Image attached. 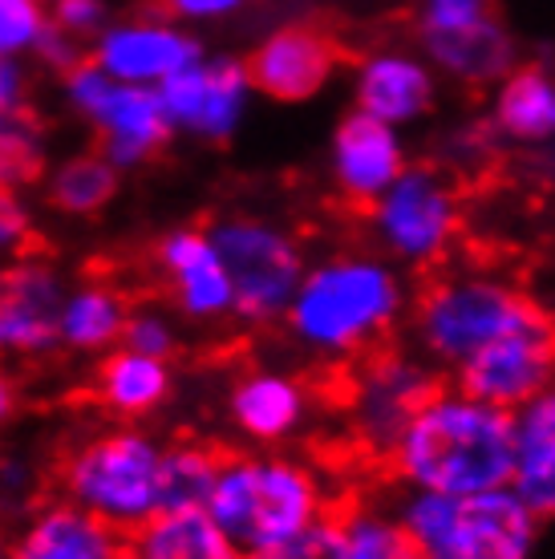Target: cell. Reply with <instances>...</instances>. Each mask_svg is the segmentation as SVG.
Masks as SVG:
<instances>
[{
    "label": "cell",
    "mask_w": 555,
    "mask_h": 559,
    "mask_svg": "<svg viewBox=\"0 0 555 559\" xmlns=\"http://www.w3.org/2000/svg\"><path fill=\"white\" fill-rule=\"evenodd\" d=\"M410 284L402 267L377 252H333L324 260H308L296 284L284 329L292 345L312 361L349 365L365 353L381 349L402 329L410 312Z\"/></svg>",
    "instance_id": "1"
},
{
    "label": "cell",
    "mask_w": 555,
    "mask_h": 559,
    "mask_svg": "<svg viewBox=\"0 0 555 559\" xmlns=\"http://www.w3.org/2000/svg\"><path fill=\"white\" fill-rule=\"evenodd\" d=\"M389 471L405 490L479 495L511 478V409L479 402L459 385H442L414 409L393 447Z\"/></svg>",
    "instance_id": "2"
},
{
    "label": "cell",
    "mask_w": 555,
    "mask_h": 559,
    "mask_svg": "<svg viewBox=\"0 0 555 559\" xmlns=\"http://www.w3.org/2000/svg\"><path fill=\"white\" fill-rule=\"evenodd\" d=\"M333 511V490L324 471L288 450L220 454V471L203 503V515L244 556L292 544Z\"/></svg>",
    "instance_id": "3"
},
{
    "label": "cell",
    "mask_w": 555,
    "mask_h": 559,
    "mask_svg": "<svg viewBox=\"0 0 555 559\" xmlns=\"http://www.w3.org/2000/svg\"><path fill=\"white\" fill-rule=\"evenodd\" d=\"M410 333L414 353L434 369H459L471 353L491 345L495 336L515 333L523 324L547 317V308L519 280L491 267H454L434 276L410 300Z\"/></svg>",
    "instance_id": "4"
},
{
    "label": "cell",
    "mask_w": 555,
    "mask_h": 559,
    "mask_svg": "<svg viewBox=\"0 0 555 559\" xmlns=\"http://www.w3.org/2000/svg\"><path fill=\"white\" fill-rule=\"evenodd\" d=\"M163 438L134 421L78 438L57 462V495L118 532H134L158 515Z\"/></svg>",
    "instance_id": "5"
},
{
    "label": "cell",
    "mask_w": 555,
    "mask_h": 559,
    "mask_svg": "<svg viewBox=\"0 0 555 559\" xmlns=\"http://www.w3.org/2000/svg\"><path fill=\"white\" fill-rule=\"evenodd\" d=\"M398 519L422 559H535L543 519L507 487L479 495L405 490Z\"/></svg>",
    "instance_id": "6"
},
{
    "label": "cell",
    "mask_w": 555,
    "mask_h": 559,
    "mask_svg": "<svg viewBox=\"0 0 555 559\" xmlns=\"http://www.w3.org/2000/svg\"><path fill=\"white\" fill-rule=\"evenodd\" d=\"M377 255L410 272L442 267L462 239V191L438 163H405V170L365 207Z\"/></svg>",
    "instance_id": "7"
},
{
    "label": "cell",
    "mask_w": 555,
    "mask_h": 559,
    "mask_svg": "<svg viewBox=\"0 0 555 559\" xmlns=\"http://www.w3.org/2000/svg\"><path fill=\"white\" fill-rule=\"evenodd\" d=\"M208 236L220 248L232 280V317L251 329L280 324L308 267L300 236L272 215H251V211L211 219Z\"/></svg>",
    "instance_id": "8"
},
{
    "label": "cell",
    "mask_w": 555,
    "mask_h": 559,
    "mask_svg": "<svg viewBox=\"0 0 555 559\" xmlns=\"http://www.w3.org/2000/svg\"><path fill=\"white\" fill-rule=\"evenodd\" d=\"M61 94H66V106L97 134V151L122 175L142 170L175 139L154 90L114 82L90 57H82L70 73H61Z\"/></svg>",
    "instance_id": "9"
},
{
    "label": "cell",
    "mask_w": 555,
    "mask_h": 559,
    "mask_svg": "<svg viewBox=\"0 0 555 559\" xmlns=\"http://www.w3.org/2000/svg\"><path fill=\"white\" fill-rule=\"evenodd\" d=\"M438 369L405 349H374L357 357L345 378V421L369 454H386L414 409L438 390Z\"/></svg>",
    "instance_id": "10"
},
{
    "label": "cell",
    "mask_w": 555,
    "mask_h": 559,
    "mask_svg": "<svg viewBox=\"0 0 555 559\" xmlns=\"http://www.w3.org/2000/svg\"><path fill=\"white\" fill-rule=\"evenodd\" d=\"M167 114L170 134H191L199 142H232L248 122L256 90L239 57H199L154 90Z\"/></svg>",
    "instance_id": "11"
},
{
    "label": "cell",
    "mask_w": 555,
    "mask_h": 559,
    "mask_svg": "<svg viewBox=\"0 0 555 559\" xmlns=\"http://www.w3.org/2000/svg\"><path fill=\"white\" fill-rule=\"evenodd\" d=\"M70 276L54 255L21 252L0 264V361H42L57 353V312Z\"/></svg>",
    "instance_id": "12"
},
{
    "label": "cell",
    "mask_w": 555,
    "mask_h": 559,
    "mask_svg": "<svg viewBox=\"0 0 555 559\" xmlns=\"http://www.w3.org/2000/svg\"><path fill=\"white\" fill-rule=\"evenodd\" d=\"M555 378V333L552 317L535 324H523L515 333L495 336L491 345L471 353L454 369V385L479 402H491L499 409L528 406L531 397L552 390Z\"/></svg>",
    "instance_id": "13"
},
{
    "label": "cell",
    "mask_w": 555,
    "mask_h": 559,
    "mask_svg": "<svg viewBox=\"0 0 555 559\" xmlns=\"http://www.w3.org/2000/svg\"><path fill=\"white\" fill-rule=\"evenodd\" d=\"M85 57L114 82L146 85L158 90L170 73L191 66L203 57V45L191 28L170 21L167 13H142V16H114L110 25L97 33Z\"/></svg>",
    "instance_id": "14"
},
{
    "label": "cell",
    "mask_w": 555,
    "mask_h": 559,
    "mask_svg": "<svg viewBox=\"0 0 555 559\" xmlns=\"http://www.w3.org/2000/svg\"><path fill=\"white\" fill-rule=\"evenodd\" d=\"M256 94L280 106L320 98L341 70V45L320 25H280L244 61Z\"/></svg>",
    "instance_id": "15"
},
{
    "label": "cell",
    "mask_w": 555,
    "mask_h": 559,
    "mask_svg": "<svg viewBox=\"0 0 555 559\" xmlns=\"http://www.w3.org/2000/svg\"><path fill=\"white\" fill-rule=\"evenodd\" d=\"M317 393L300 373L276 365H251L227 390V418L256 450H284L312 421Z\"/></svg>",
    "instance_id": "16"
},
{
    "label": "cell",
    "mask_w": 555,
    "mask_h": 559,
    "mask_svg": "<svg viewBox=\"0 0 555 559\" xmlns=\"http://www.w3.org/2000/svg\"><path fill=\"white\" fill-rule=\"evenodd\" d=\"M154 267L163 276L170 305L191 324L232 321V280L223 267L220 248L211 243L208 227H170L154 243Z\"/></svg>",
    "instance_id": "17"
},
{
    "label": "cell",
    "mask_w": 555,
    "mask_h": 559,
    "mask_svg": "<svg viewBox=\"0 0 555 559\" xmlns=\"http://www.w3.org/2000/svg\"><path fill=\"white\" fill-rule=\"evenodd\" d=\"M410 163L402 130L362 110H349L329 142V182L345 207L365 211Z\"/></svg>",
    "instance_id": "18"
},
{
    "label": "cell",
    "mask_w": 555,
    "mask_h": 559,
    "mask_svg": "<svg viewBox=\"0 0 555 559\" xmlns=\"http://www.w3.org/2000/svg\"><path fill=\"white\" fill-rule=\"evenodd\" d=\"M353 102L357 110L405 130L422 122L438 102V73L430 61L410 49H374L353 70Z\"/></svg>",
    "instance_id": "19"
},
{
    "label": "cell",
    "mask_w": 555,
    "mask_h": 559,
    "mask_svg": "<svg viewBox=\"0 0 555 559\" xmlns=\"http://www.w3.org/2000/svg\"><path fill=\"white\" fill-rule=\"evenodd\" d=\"M13 559H126V535L70 499H42L9 535Z\"/></svg>",
    "instance_id": "20"
},
{
    "label": "cell",
    "mask_w": 555,
    "mask_h": 559,
    "mask_svg": "<svg viewBox=\"0 0 555 559\" xmlns=\"http://www.w3.org/2000/svg\"><path fill=\"white\" fill-rule=\"evenodd\" d=\"M90 393H94L97 409H106L114 421H142L170 402L175 361L114 345L110 353L97 357Z\"/></svg>",
    "instance_id": "21"
},
{
    "label": "cell",
    "mask_w": 555,
    "mask_h": 559,
    "mask_svg": "<svg viewBox=\"0 0 555 559\" xmlns=\"http://www.w3.org/2000/svg\"><path fill=\"white\" fill-rule=\"evenodd\" d=\"M519 503L531 515L547 519L555 511V393H540L528 406L511 409V478Z\"/></svg>",
    "instance_id": "22"
},
{
    "label": "cell",
    "mask_w": 555,
    "mask_h": 559,
    "mask_svg": "<svg viewBox=\"0 0 555 559\" xmlns=\"http://www.w3.org/2000/svg\"><path fill=\"white\" fill-rule=\"evenodd\" d=\"M130 296L110 276H82L70 280L61 312H57V349L73 357H102L114 345H122Z\"/></svg>",
    "instance_id": "23"
},
{
    "label": "cell",
    "mask_w": 555,
    "mask_h": 559,
    "mask_svg": "<svg viewBox=\"0 0 555 559\" xmlns=\"http://www.w3.org/2000/svg\"><path fill=\"white\" fill-rule=\"evenodd\" d=\"M422 57L430 61L434 73L479 90V85H495L503 73L519 66V45H515L511 28L499 21V13H491L479 25L459 28V33L422 37Z\"/></svg>",
    "instance_id": "24"
},
{
    "label": "cell",
    "mask_w": 555,
    "mask_h": 559,
    "mask_svg": "<svg viewBox=\"0 0 555 559\" xmlns=\"http://www.w3.org/2000/svg\"><path fill=\"white\" fill-rule=\"evenodd\" d=\"M503 142L515 146H552L555 134V78L540 61H519L491 85V114Z\"/></svg>",
    "instance_id": "25"
},
{
    "label": "cell",
    "mask_w": 555,
    "mask_h": 559,
    "mask_svg": "<svg viewBox=\"0 0 555 559\" xmlns=\"http://www.w3.org/2000/svg\"><path fill=\"white\" fill-rule=\"evenodd\" d=\"M126 559H244L203 511H158L126 532Z\"/></svg>",
    "instance_id": "26"
},
{
    "label": "cell",
    "mask_w": 555,
    "mask_h": 559,
    "mask_svg": "<svg viewBox=\"0 0 555 559\" xmlns=\"http://www.w3.org/2000/svg\"><path fill=\"white\" fill-rule=\"evenodd\" d=\"M122 187V170L102 151H73L66 158L49 163L42 175L45 203L66 215V219H94L118 199Z\"/></svg>",
    "instance_id": "27"
},
{
    "label": "cell",
    "mask_w": 555,
    "mask_h": 559,
    "mask_svg": "<svg viewBox=\"0 0 555 559\" xmlns=\"http://www.w3.org/2000/svg\"><path fill=\"white\" fill-rule=\"evenodd\" d=\"M324 527H329V559H422L398 511L377 503L341 507L324 519Z\"/></svg>",
    "instance_id": "28"
},
{
    "label": "cell",
    "mask_w": 555,
    "mask_h": 559,
    "mask_svg": "<svg viewBox=\"0 0 555 559\" xmlns=\"http://www.w3.org/2000/svg\"><path fill=\"white\" fill-rule=\"evenodd\" d=\"M220 447L203 438H175L163 442L158 466V511H203L208 490L220 471Z\"/></svg>",
    "instance_id": "29"
},
{
    "label": "cell",
    "mask_w": 555,
    "mask_h": 559,
    "mask_svg": "<svg viewBox=\"0 0 555 559\" xmlns=\"http://www.w3.org/2000/svg\"><path fill=\"white\" fill-rule=\"evenodd\" d=\"M49 167V134L37 114L0 110V191L25 195L28 187H37Z\"/></svg>",
    "instance_id": "30"
},
{
    "label": "cell",
    "mask_w": 555,
    "mask_h": 559,
    "mask_svg": "<svg viewBox=\"0 0 555 559\" xmlns=\"http://www.w3.org/2000/svg\"><path fill=\"white\" fill-rule=\"evenodd\" d=\"M49 28V0H0V61L37 53Z\"/></svg>",
    "instance_id": "31"
},
{
    "label": "cell",
    "mask_w": 555,
    "mask_h": 559,
    "mask_svg": "<svg viewBox=\"0 0 555 559\" xmlns=\"http://www.w3.org/2000/svg\"><path fill=\"white\" fill-rule=\"evenodd\" d=\"M122 345L126 349L151 353V357H163V361H175V353H179V321L158 305L130 308Z\"/></svg>",
    "instance_id": "32"
},
{
    "label": "cell",
    "mask_w": 555,
    "mask_h": 559,
    "mask_svg": "<svg viewBox=\"0 0 555 559\" xmlns=\"http://www.w3.org/2000/svg\"><path fill=\"white\" fill-rule=\"evenodd\" d=\"M491 13H495V0H417V37L459 33Z\"/></svg>",
    "instance_id": "33"
},
{
    "label": "cell",
    "mask_w": 555,
    "mask_h": 559,
    "mask_svg": "<svg viewBox=\"0 0 555 559\" xmlns=\"http://www.w3.org/2000/svg\"><path fill=\"white\" fill-rule=\"evenodd\" d=\"M110 21H114L110 0H49V25L61 28L73 41H82L85 49H90V41Z\"/></svg>",
    "instance_id": "34"
},
{
    "label": "cell",
    "mask_w": 555,
    "mask_h": 559,
    "mask_svg": "<svg viewBox=\"0 0 555 559\" xmlns=\"http://www.w3.org/2000/svg\"><path fill=\"white\" fill-rule=\"evenodd\" d=\"M33 236H37V219H33V207L25 203V195L0 191V264L28 252Z\"/></svg>",
    "instance_id": "35"
},
{
    "label": "cell",
    "mask_w": 555,
    "mask_h": 559,
    "mask_svg": "<svg viewBox=\"0 0 555 559\" xmlns=\"http://www.w3.org/2000/svg\"><path fill=\"white\" fill-rule=\"evenodd\" d=\"M33 490H37L33 462L21 459V454H0V511L21 515L33 503Z\"/></svg>",
    "instance_id": "36"
},
{
    "label": "cell",
    "mask_w": 555,
    "mask_h": 559,
    "mask_svg": "<svg viewBox=\"0 0 555 559\" xmlns=\"http://www.w3.org/2000/svg\"><path fill=\"white\" fill-rule=\"evenodd\" d=\"M248 0H163V13L179 25H211V21H227L236 16Z\"/></svg>",
    "instance_id": "37"
},
{
    "label": "cell",
    "mask_w": 555,
    "mask_h": 559,
    "mask_svg": "<svg viewBox=\"0 0 555 559\" xmlns=\"http://www.w3.org/2000/svg\"><path fill=\"white\" fill-rule=\"evenodd\" d=\"M37 61H42L45 70H54V73H70L78 61L85 57V45L82 41H73V37H66L61 28H45V37H42V45H37Z\"/></svg>",
    "instance_id": "38"
},
{
    "label": "cell",
    "mask_w": 555,
    "mask_h": 559,
    "mask_svg": "<svg viewBox=\"0 0 555 559\" xmlns=\"http://www.w3.org/2000/svg\"><path fill=\"white\" fill-rule=\"evenodd\" d=\"M450 146H454V154H459V163L474 167V163H483L495 146H503V139L495 134V127H491L486 118H479V122H467V127L454 134V142H450Z\"/></svg>",
    "instance_id": "39"
},
{
    "label": "cell",
    "mask_w": 555,
    "mask_h": 559,
    "mask_svg": "<svg viewBox=\"0 0 555 559\" xmlns=\"http://www.w3.org/2000/svg\"><path fill=\"white\" fill-rule=\"evenodd\" d=\"M244 559H329V527L317 523L312 532H305L292 544L268 547V551H248Z\"/></svg>",
    "instance_id": "40"
},
{
    "label": "cell",
    "mask_w": 555,
    "mask_h": 559,
    "mask_svg": "<svg viewBox=\"0 0 555 559\" xmlns=\"http://www.w3.org/2000/svg\"><path fill=\"white\" fill-rule=\"evenodd\" d=\"M28 106V73L25 61H0V110Z\"/></svg>",
    "instance_id": "41"
},
{
    "label": "cell",
    "mask_w": 555,
    "mask_h": 559,
    "mask_svg": "<svg viewBox=\"0 0 555 559\" xmlns=\"http://www.w3.org/2000/svg\"><path fill=\"white\" fill-rule=\"evenodd\" d=\"M21 409V390H16V378L9 373V365L0 361V430L16 418Z\"/></svg>",
    "instance_id": "42"
},
{
    "label": "cell",
    "mask_w": 555,
    "mask_h": 559,
    "mask_svg": "<svg viewBox=\"0 0 555 559\" xmlns=\"http://www.w3.org/2000/svg\"><path fill=\"white\" fill-rule=\"evenodd\" d=\"M0 559H13V547H9V535L0 532Z\"/></svg>",
    "instance_id": "43"
}]
</instances>
